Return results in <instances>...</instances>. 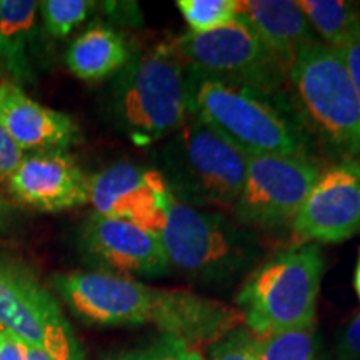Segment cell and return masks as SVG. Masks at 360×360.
Masks as SVG:
<instances>
[{
    "instance_id": "obj_1",
    "label": "cell",
    "mask_w": 360,
    "mask_h": 360,
    "mask_svg": "<svg viewBox=\"0 0 360 360\" xmlns=\"http://www.w3.org/2000/svg\"><path fill=\"white\" fill-rule=\"evenodd\" d=\"M74 315L92 326L152 323L191 347L215 344L244 326L236 307L184 289H155L107 272H69L52 278Z\"/></svg>"
},
{
    "instance_id": "obj_2",
    "label": "cell",
    "mask_w": 360,
    "mask_h": 360,
    "mask_svg": "<svg viewBox=\"0 0 360 360\" xmlns=\"http://www.w3.org/2000/svg\"><path fill=\"white\" fill-rule=\"evenodd\" d=\"M187 65V64H186ZM188 69V67H187ZM192 112L245 155H312L290 102L188 69Z\"/></svg>"
},
{
    "instance_id": "obj_3",
    "label": "cell",
    "mask_w": 360,
    "mask_h": 360,
    "mask_svg": "<svg viewBox=\"0 0 360 360\" xmlns=\"http://www.w3.org/2000/svg\"><path fill=\"white\" fill-rule=\"evenodd\" d=\"M169 267L188 282L231 285L262 259V244L252 229L214 210L174 200L160 232Z\"/></svg>"
},
{
    "instance_id": "obj_4",
    "label": "cell",
    "mask_w": 360,
    "mask_h": 360,
    "mask_svg": "<svg viewBox=\"0 0 360 360\" xmlns=\"http://www.w3.org/2000/svg\"><path fill=\"white\" fill-rule=\"evenodd\" d=\"M112 115L137 146L169 137L192 114L188 69L172 42L135 56L112 87Z\"/></svg>"
},
{
    "instance_id": "obj_5",
    "label": "cell",
    "mask_w": 360,
    "mask_h": 360,
    "mask_svg": "<svg viewBox=\"0 0 360 360\" xmlns=\"http://www.w3.org/2000/svg\"><path fill=\"white\" fill-rule=\"evenodd\" d=\"M290 105L309 139L360 160V102L342 53L321 40L300 49L287 74Z\"/></svg>"
},
{
    "instance_id": "obj_6",
    "label": "cell",
    "mask_w": 360,
    "mask_h": 360,
    "mask_svg": "<svg viewBox=\"0 0 360 360\" xmlns=\"http://www.w3.org/2000/svg\"><path fill=\"white\" fill-rule=\"evenodd\" d=\"M323 270L317 244H292L259 264L236 295L247 330L265 337L315 323Z\"/></svg>"
},
{
    "instance_id": "obj_7",
    "label": "cell",
    "mask_w": 360,
    "mask_h": 360,
    "mask_svg": "<svg viewBox=\"0 0 360 360\" xmlns=\"http://www.w3.org/2000/svg\"><path fill=\"white\" fill-rule=\"evenodd\" d=\"M155 170L179 204L233 209L244 187L247 155L192 112L160 148Z\"/></svg>"
},
{
    "instance_id": "obj_8",
    "label": "cell",
    "mask_w": 360,
    "mask_h": 360,
    "mask_svg": "<svg viewBox=\"0 0 360 360\" xmlns=\"http://www.w3.org/2000/svg\"><path fill=\"white\" fill-rule=\"evenodd\" d=\"M174 45L197 74L245 85L272 97L282 96L287 89L289 70L240 15L212 32H186Z\"/></svg>"
},
{
    "instance_id": "obj_9",
    "label": "cell",
    "mask_w": 360,
    "mask_h": 360,
    "mask_svg": "<svg viewBox=\"0 0 360 360\" xmlns=\"http://www.w3.org/2000/svg\"><path fill=\"white\" fill-rule=\"evenodd\" d=\"M323 167L312 155H247V174L233 212L252 231L289 227Z\"/></svg>"
},
{
    "instance_id": "obj_10",
    "label": "cell",
    "mask_w": 360,
    "mask_h": 360,
    "mask_svg": "<svg viewBox=\"0 0 360 360\" xmlns=\"http://www.w3.org/2000/svg\"><path fill=\"white\" fill-rule=\"evenodd\" d=\"M0 328L53 360H87L57 300L32 274L0 259Z\"/></svg>"
},
{
    "instance_id": "obj_11",
    "label": "cell",
    "mask_w": 360,
    "mask_h": 360,
    "mask_svg": "<svg viewBox=\"0 0 360 360\" xmlns=\"http://www.w3.org/2000/svg\"><path fill=\"white\" fill-rule=\"evenodd\" d=\"M294 244H337L360 233V160L340 159L321 177L290 224Z\"/></svg>"
},
{
    "instance_id": "obj_12",
    "label": "cell",
    "mask_w": 360,
    "mask_h": 360,
    "mask_svg": "<svg viewBox=\"0 0 360 360\" xmlns=\"http://www.w3.org/2000/svg\"><path fill=\"white\" fill-rule=\"evenodd\" d=\"M84 257L97 272L157 278L170 272L160 233L125 220L89 214L79 232Z\"/></svg>"
},
{
    "instance_id": "obj_13",
    "label": "cell",
    "mask_w": 360,
    "mask_h": 360,
    "mask_svg": "<svg viewBox=\"0 0 360 360\" xmlns=\"http://www.w3.org/2000/svg\"><path fill=\"white\" fill-rule=\"evenodd\" d=\"M94 212L160 233L174 197L155 169L119 162L90 177Z\"/></svg>"
},
{
    "instance_id": "obj_14",
    "label": "cell",
    "mask_w": 360,
    "mask_h": 360,
    "mask_svg": "<svg viewBox=\"0 0 360 360\" xmlns=\"http://www.w3.org/2000/svg\"><path fill=\"white\" fill-rule=\"evenodd\" d=\"M7 187L17 200L40 212H62L90 202V177L64 152L25 155Z\"/></svg>"
},
{
    "instance_id": "obj_15",
    "label": "cell",
    "mask_w": 360,
    "mask_h": 360,
    "mask_svg": "<svg viewBox=\"0 0 360 360\" xmlns=\"http://www.w3.org/2000/svg\"><path fill=\"white\" fill-rule=\"evenodd\" d=\"M0 120L24 152H60L79 141L70 115L34 101L12 80L0 82Z\"/></svg>"
},
{
    "instance_id": "obj_16",
    "label": "cell",
    "mask_w": 360,
    "mask_h": 360,
    "mask_svg": "<svg viewBox=\"0 0 360 360\" xmlns=\"http://www.w3.org/2000/svg\"><path fill=\"white\" fill-rule=\"evenodd\" d=\"M238 15L287 70L300 49L319 40L299 2L294 0H238Z\"/></svg>"
},
{
    "instance_id": "obj_17",
    "label": "cell",
    "mask_w": 360,
    "mask_h": 360,
    "mask_svg": "<svg viewBox=\"0 0 360 360\" xmlns=\"http://www.w3.org/2000/svg\"><path fill=\"white\" fill-rule=\"evenodd\" d=\"M130 58L132 53L124 35L110 25L96 24L70 44L65 64L77 79L97 82L122 70Z\"/></svg>"
},
{
    "instance_id": "obj_18",
    "label": "cell",
    "mask_w": 360,
    "mask_h": 360,
    "mask_svg": "<svg viewBox=\"0 0 360 360\" xmlns=\"http://www.w3.org/2000/svg\"><path fill=\"white\" fill-rule=\"evenodd\" d=\"M39 8L35 0H0V64L19 82L34 79L27 49Z\"/></svg>"
},
{
    "instance_id": "obj_19",
    "label": "cell",
    "mask_w": 360,
    "mask_h": 360,
    "mask_svg": "<svg viewBox=\"0 0 360 360\" xmlns=\"http://www.w3.org/2000/svg\"><path fill=\"white\" fill-rule=\"evenodd\" d=\"M314 32L328 47L340 51L360 32L359 4L345 0H297Z\"/></svg>"
},
{
    "instance_id": "obj_20",
    "label": "cell",
    "mask_w": 360,
    "mask_h": 360,
    "mask_svg": "<svg viewBox=\"0 0 360 360\" xmlns=\"http://www.w3.org/2000/svg\"><path fill=\"white\" fill-rule=\"evenodd\" d=\"M317 327H307L257 337L259 360H317Z\"/></svg>"
},
{
    "instance_id": "obj_21",
    "label": "cell",
    "mask_w": 360,
    "mask_h": 360,
    "mask_svg": "<svg viewBox=\"0 0 360 360\" xmlns=\"http://www.w3.org/2000/svg\"><path fill=\"white\" fill-rule=\"evenodd\" d=\"M177 7L192 34L212 32L238 17V0H179Z\"/></svg>"
},
{
    "instance_id": "obj_22",
    "label": "cell",
    "mask_w": 360,
    "mask_h": 360,
    "mask_svg": "<svg viewBox=\"0 0 360 360\" xmlns=\"http://www.w3.org/2000/svg\"><path fill=\"white\" fill-rule=\"evenodd\" d=\"M96 7L89 0H45L40 2L44 27L53 39H65L74 29L84 24Z\"/></svg>"
},
{
    "instance_id": "obj_23",
    "label": "cell",
    "mask_w": 360,
    "mask_h": 360,
    "mask_svg": "<svg viewBox=\"0 0 360 360\" xmlns=\"http://www.w3.org/2000/svg\"><path fill=\"white\" fill-rule=\"evenodd\" d=\"M124 360H207L195 347L170 335H159L143 347L127 354Z\"/></svg>"
},
{
    "instance_id": "obj_24",
    "label": "cell",
    "mask_w": 360,
    "mask_h": 360,
    "mask_svg": "<svg viewBox=\"0 0 360 360\" xmlns=\"http://www.w3.org/2000/svg\"><path fill=\"white\" fill-rule=\"evenodd\" d=\"M207 360H259L257 337L244 327H238L224 339L210 345Z\"/></svg>"
},
{
    "instance_id": "obj_25",
    "label": "cell",
    "mask_w": 360,
    "mask_h": 360,
    "mask_svg": "<svg viewBox=\"0 0 360 360\" xmlns=\"http://www.w3.org/2000/svg\"><path fill=\"white\" fill-rule=\"evenodd\" d=\"M24 157L25 152L17 146V142L13 141L12 135L7 132L0 120V180L7 182V179L19 167Z\"/></svg>"
},
{
    "instance_id": "obj_26",
    "label": "cell",
    "mask_w": 360,
    "mask_h": 360,
    "mask_svg": "<svg viewBox=\"0 0 360 360\" xmlns=\"http://www.w3.org/2000/svg\"><path fill=\"white\" fill-rule=\"evenodd\" d=\"M335 357L339 360H360V314L339 334L335 342Z\"/></svg>"
},
{
    "instance_id": "obj_27",
    "label": "cell",
    "mask_w": 360,
    "mask_h": 360,
    "mask_svg": "<svg viewBox=\"0 0 360 360\" xmlns=\"http://www.w3.org/2000/svg\"><path fill=\"white\" fill-rule=\"evenodd\" d=\"M339 52L342 53V58H344L345 67H347L360 102V32L352 40H349Z\"/></svg>"
},
{
    "instance_id": "obj_28",
    "label": "cell",
    "mask_w": 360,
    "mask_h": 360,
    "mask_svg": "<svg viewBox=\"0 0 360 360\" xmlns=\"http://www.w3.org/2000/svg\"><path fill=\"white\" fill-rule=\"evenodd\" d=\"M0 360H27L24 342L0 328Z\"/></svg>"
},
{
    "instance_id": "obj_29",
    "label": "cell",
    "mask_w": 360,
    "mask_h": 360,
    "mask_svg": "<svg viewBox=\"0 0 360 360\" xmlns=\"http://www.w3.org/2000/svg\"><path fill=\"white\" fill-rule=\"evenodd\" d=\"M24 349H25L27 360H53V359L49 357L47 354H44L42 350L30 347V345H27V344H24Z\"/></svg>"
},
{
    "instance_id": "obj_30",
    "label": "cell",
    "mask_w": 360,
    "mask_h": 360,
    "mask_svg": "<svg viewBox=\"0 0 360 360\" xmlns=\"http://www.w3.org/2000/svg\"><path fill=\"white\" fill-rule=\"evenodd\" d=\"M354 283H355V292H357V295H359V300H360V250H359L357 267H355V277H354Z\"/></svg>"
},
{
    "instance_id": "obj_31",
    "label": "cell",
    "mask_w": 360,
    "mask_h": 360,
    "mask_svg": "<svg viewBox=\"0 0 360 360\" xmlns=\"http://www.w3.org/2000/svg\"><path fill=\"white\" fill-rule=\"evenodd\" d=\"M6 212H7V204L2 199H0V217H2V215Z\"/></svg>"
},
{
    "instance_id": "obj_32",
    "label": "cell",
    "mask_w": 360,
    "mask_h": 360,
    "mask_svg": "<svg viewBox=\"0 0 360 360\" xmlns=\"http://www.w3.org/2000/svg\"><path fill=\"white\" fill-rule=\"evenodd\" d=\"M0 67H2V64H0Z\"/></svg>"
}]
</instances>
